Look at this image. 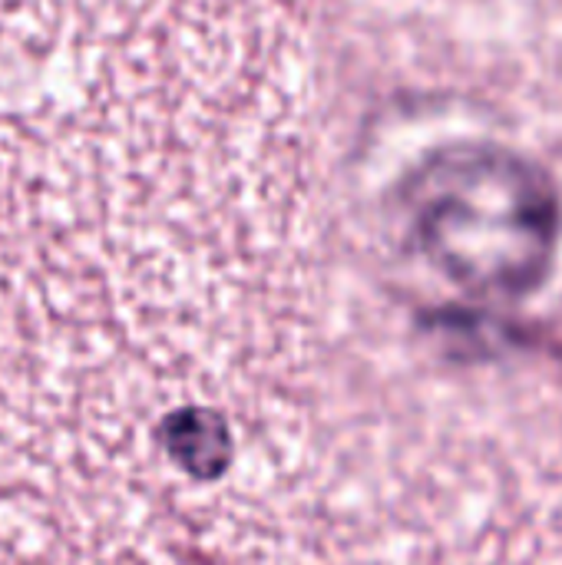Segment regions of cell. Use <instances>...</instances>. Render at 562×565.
I'll return each mask as SVG.
<instances>
[{"mask_svg": "<svg viewBox=\"0 0 562 565\" xmlns=\"http://www.w3.org/2000/svg\"><path fill=\"white\" fill-rule=\"evenodd\" d=\"M417 248L474 298L520 301L550 278L560 195L547 172L500 146L460 142L407 182Z\"/></svg>", "mask_w": 562, "mask_h": 565, "instance_id": "6da1fadb", "label": "cell"}]
</instances>
